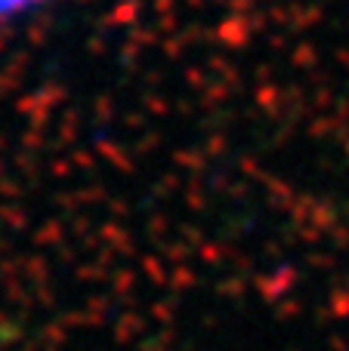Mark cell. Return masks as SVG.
I'll list each match as a JSON object with an SVG mask.
<instances>
[{
    "label": "cell",
    "instance_id": "obj_1",
    "mask_svg": "<svg viewBox=\"0 0 349 351\" xmlns=\"http://www.w3.org/2000/svg\"><path fill=\"white\" fill-rule=\"evenodd\" d=\"M49 0H0V28L22 22V19L34 16L37 10H43Z\"/></svg>",
    "mask_w": 349,
    "mask_h": 351
}]
</instances>
